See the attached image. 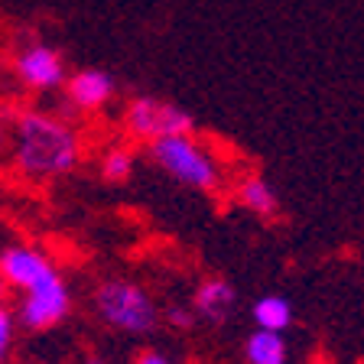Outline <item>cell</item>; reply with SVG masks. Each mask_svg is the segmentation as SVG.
Masks as SVG:
<instances>
[{"instance_id":"1","label":"cell","mask_w":364,"mask_h":364,"mask_svg":"<svg viewBox=\"0 0 364 364\" xmlns=\"http://www.w3.org/2000/svg\"><path fill=\"white\" fill-rule=\"evenodd\" d=\"M10 163L26 182H53L75 173L85 140L75 127L49 111H23L10 127Z\"/></svg>"},{"instance_id":"2","label":"cell","mask_w":364,"mask_h":364,"mask_svg":"<svg viewBox=\"0 0 364 364\" xmlns=\"http://www.w3.org/2000/svg\"><path fill=\"white\" fill-rule=\"evenodd\" d=\"M153 166L163 169L173 182L186 186L202 196H218L228 186V166L225 159L212 150V146L198 140L196 134L182 136H163L146 146Z\"/></svg>"},{"instance_id":"3","label":"cell","mask_w":364,"mask_h":364,"mask_svg":"<svg viewBox=\"0 0 364 364\" xmlns=\"http://www.w3.org/2000/svg\"><path fill=\"white\" fill-rule=\"evenodd\" d=\"M91 312L124 338H146L159 328V303L134 277H105L91 289Z\"/></svg>"},{"instance_id":"4","label":"cell","mask_w":364,"mask_h":364,"mask_svg":"<svg viewBox=\"0 0 364 364\" xmlns=\"http://www.w3.org/2000/svg\"><path fill=\"white\" fill-rule=\"evenodd\" d=\"M121 130L127 136V144H146L163 140V136H182L196 134V117L189 111H182L173 101H159L153 95H136L127 101L121 114Z\"/></svg>"},{"instance_id":"5","label":"cell","mask_w":364,"mask_h":364,"mask_svg":"<svg viewBox=\"0 0 364 364\" xmlns=\"http://www.w3.org/2000/svg\"><path fill=\"white\" fill-rule=\"evenodd\" d=\"M72 306H75L72 287L65 283V277L59 270H53L36 287L20 293L14 318H16V326H23L26 332H49V328L62 326L72 316Z\"/></svg>"},{"instance_id":"6","label":"cell","mask_w":364,"mask_h":364,"mask_svg":"<svg viewBox=\"0 0 364 364\" xmlns=\"http://www.w3.org/2000/svg\"><path fill=\"white\" fill-rule=\"evenodd\" d=\"M14 75L33 91H55L65 85L68 68L55 46L49 43H30L23 46L14 59Z\"/></svg>"},{"instance_id":"7","label":"cell","mask_w":364,"mask_h":364,"mask_svg":"<svg viewBox=\"0 0 364 364\" xmlns=\"http://www.w3.org/2000/svg\"><path fill=\"white\" fill-rule=\"evenodd\" d=\"M53 270L59 267L46 257V250L33 247V244H7L0 250V283L16 293H26Z\"/></svg>"},{"instance_id":"8","label":"cell","mask_w":364,"mask_h":364,"mask_svg":"<svg viewBox=\"0 0 364 364\" xmlns=\"http://www.w3.org/2000/svg\"><path fill=\"white\" fill-rule=\"evenodd\" d=\"M62 88L68 95V105L82 114L105 111V107H111L114 95H117V82L105 68H78V72H72L65 78Z\"/></svg>"},{"instance_id":"9","label":"cell","mask_w":364,"mask_h":364,"mask_svg":"<svg viewBox=\"0 0 364 364\" xmlns=\"http://www.w3.org/2000/svg\"><path fill=\"white\" fill-rule=\"evenodd\" d=\"M189 306H192L198 322L221 326V322H228L231 312H235L237 289H235V283L225 280V277H205V280L196 287V293H192Z\"/></svg>"},{"instance_id":"10","label":"cell","mask_w":364,"mask_h":364,"mask_svg":"<svg viewBox=\"0 0 364 364\" xmlns=\"http://www.w3.org/2000/svg\"><path fill=\"white\" fill-rule=\"evenodd\" d=\"M235 198L244 212H250L254 218L273 221L280 215V196L273 189L270 182L264 179L260 173H244L235 179Z\"/></svg>"},{"instance_id":"11","label":"cell","mask_w":364,"mask_h":364,"mask_svg":"<svg viewBox=\"0 0 364 364\" xmlns=\"http://www.w3.org/2000/svg\"><path fill=\"white\" fill-rule=\"evenodd\" d=\"M250 318H254V328L260 332H289L296 322V309L289 303L287 296L280 293H267V296H257L254 303H250Z\"/></svg>"},{"instance_id":"12","label":"cell","mask_w":364,"mask_h":364,"mask_svg":"<svg viewBox=\"0 0 364 364\" xmlns=\"http://www.w3.org/2000/svg\"><path fill=\"white\" fill-rule=\"evenodd\" d=\"M289 341L277 332H254L244 338V364H289Z\"/></svg>"},{"instance_id":"13","label":"cell","mask_w":364,"mask_h":364,"mask_svg":"<svg viewBox=\"0 0 364 364\" xmlns=\"http://www.w3.org/2000/svg\"><path fill=\"white\" fill-rule=\"evenodd\" d=\"M136 169V146L134 144H111L98 156V176L107 186H124L130 182Z\"/></svg>"},{"instance_id":"14","label":"cell","mask_w":364,"mask_h":364,"mask_svg":"<svg viewBox=\"0 0 364 364\" xmlns=\"http://www.w3.org/2000/svg\"><path fill=\"white\" fill-rule=\"evenodd\" d=\"M159 326L173 328V332H192V328L198 326V318H196V312H192L189 303L173 299V303H166L159 309Z\"/></svg>"},{"instance_id":"15","label":"cell","mask_w":364,"mask_h":364,"mask_svg":"<svg viewBox=\"0 0 364 364\" xmlns=\"http://www.w3.org/2000/svg\"><path fill=\"white\" fill-rule=\"evenodd\" d=\"M14 341H16V318L14 309L7 303H0V364L10 358L14 351Z\"/></svg>"},{"instance_id":"16","label":"cell","mask_w":364,"mask_h":364,"mask_svg":"<svg viewBox=\"0 0 364 364\" xmlns=\"http://www.w3.org/2000/svg\"><path fill=\"white\" fill-rule=\"evenodd\" d=\"M134 364H176V361L163 348H144V351H136Z\"/></svg>"},{"instance_id":"17","label":"cell","mask_w":364,"mask_h":364,"mask_svg":"<svg viewBox=\"0 0 364 364\" xmlns=\"http://www.w3.org/2000/svg\"><path fill=\"white\" fill-rule=\"evenodd\" d=\"M82 364H111V361H107L105 355H95V351H91V355H85V361H82Z\"/></svg>"},{"instance_id":"18","label":"cell","mask_w":364,"mask_h":364,"mask_svg":"<svg viewBox=\"0 0 364 364\" xmlns=\"http://www.w3.org/2000/svg\"><path fill=\"white\" fill-rule=\"evenodd\" d=\"M7 134H10V127H7V124H4V121H0V146L7 144Z\"/></svg>"},{"instance_id":"19","label":"cell","mask_w":364,"mask_h":364,"mask_svg":"<svg viewBox=\"0 0 364 364\" xmlns=\"http://www.w3.org/2000/svg\"><path fill=\"white\" fill-rule=\"evenodd\" d=\"M0 303H7V287L0 283Z\"/></svg>"}]
</instances>
